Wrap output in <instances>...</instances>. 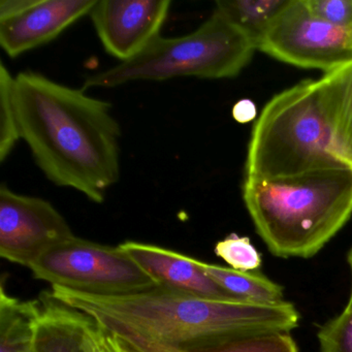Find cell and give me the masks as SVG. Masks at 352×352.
<instances>
[{
  "label": "cell",
  "mask_w": 352,
  "mask_h": 352,
  "mask_svg": "<svg viewBox=\"0 0 352 352\" xmlns=\"http://www.w3.org/2000/svg\"><path fill=\"white\" fill-rule=\"evenodd\" d=\"M14 100L20 137L48 180L102 203L120 178L111 104L34 72L16 76Z\"/></svg>",
  "instance_id": "cell-1"
},
{
  "label": "cell",
  "mask_w": 352,
  "mask_h": 352,
  "mask_svg": "<svg viewBox=\"0 0 352 352\" xmlns=\"http://www.w3.org/2000/svg\"><path fill=\"white\" fill-rule=\"evenodd\" d=\"M50 296L86 315H106L178 352L240 333L290 331L298 324L292 302L216 300L155 285L119 296L52 286Z\"/></svg>",
  "instance_id": "cell-2"
},
{
  "label": "cell",
  "mask_w": 352,
  "mask_h": 352,
  "mask_svg": "<svg viewBox=\"0 0 352 352\" xmlns=\"http://www.w3.org/2000/svg\"><path fill=\"white\" fill-rule=\"evenodd\" d=\"M243 199L272 254L310 258L352 215V168L244 181Z\"/></svg>",
  "instance_id": "cell-3"
},
{
  "label": "cell",
  "mask_w": 352,
  "mask_h": 352,
  "mask_svg": "<svg viewBox=\"0 0 352 352\" xmlns=\"http://www.w3.org/2000/svg\"><path fill=\"white\" fill-rule=\"evenodd\" d=\"M341 168L351 166L333 152L315 80H304L265 104L251 131L244 181Z\"/></svg>",
  "instance_id": "cell-4"
},
{
  "label": "cell",
  "mask_w": 352,
  "mask_h": 352,
  "mask_svg": "<svg viewBox=\"0 0 352 352\" xmlns=\"http://www.w3.org/2000/svg\"><path fill=\"white\" fill-rule=\"evenodd\" d=\"M255 45L217 10L197 30L178 38L160 36L135 58L90 76L85 88L181 77L230 79L247 67Z\"/></svg>",
  "instance_id": "cell-5"
},
{
  "label": "cell",
  "mask_w": 352,
  "mask_h": 352,
  "mask_svg": "<svg viewBox=\"0 0 352 352\" xmlns=\"http://www.w3.org/2000/svg\"><path fill=\"white\" fill-rule=\"evenodd\" d=\"M36 279L52 286L98 296H119L157 285L120 246L72 236L30 267Z\"/></svg>",
  "instance_id": "cell-6"
},
{
  "label": "cell",
  "mask_w": 352,
  "mask_h": 352,
  "mask_svg": "<svg viewBox=\"0 0 352 352\" xmlns=\"http://www.w3.org/2000/svg\"><path fill=\"white\" fill-rule=\"evenodd\" d=\"M257 50L300 69L331 73L352 63V30L323 21L306 0H288Z\"/></svg>",
  "instance_id": "cell-7"
},
{
  "label": "cell",
  "mask_w": 352,
  "mask_h": 352,
  "mask_svg": "<svg viewBox=\"0 0 352 352\" xmlns=\"http://www.w3.org/2000/svg\"><path fill=\"white\" fill-rule=\"evenodd\" d=\"M75 236L46 199L0 188V256L30 269L50 249Z\"/></svg>",
  "instance_id": "cell-8"
},
{
  "label": "cell",
  "mask_w": 352,
  "mask_h": 352,
  "mask_svg": "<svg viewBox=\"0 0 352 352\" xmlns=\"http://www.w3.org/2000/svg\"><path fill=\"white\" fill-rule=\"evenodd\" d=\"M170 5V0H96L89 15L104 50L125 63L160 36Z\"/></svg>",
  "instance_id": "cell-9"
},
{
  "label": "cell",
  "mask_w": 352,
  "mask_h": 352,
  "mask_svg": "<svg viewBox=\"0 0 352 352\" xmlns=\"http://www.w3.org/2000/svg\"><path fill=\"white\" fill-rule=\"evenodd\" d=\"M96 0H28L25 7L0 20V45L11 58L56 38L84 16Z\"/></svg>",
  "instance_id": "cell-10"
},
{
  "label": "cell",
  "mask_w": 352,
  "mask_h": 352,
  "mask_svg": "<svg viewBox=\"0 0 352 352\" xmlns=\"http://www.w3.org/2000/svg\"><path fill=\"white\" fill-rule=\"evenodd\" d=\"M119 246L157 285L208 300L246 302L212 279L199 259L135 241H125Z\"/></svg>",
  "instance_id": "cell-11"
},
{
  "label": "cell",
  "mask_w": 352,
  "mask_h": 352,
  "mask_svg": "<svg viewBox=\"0 0 352 352\" xmlns=\"http://www.w3.org/2000/svg\"><path fill=\"white\" fill-rule=\"evenodd\" d=\"M336 155L352 168V63L315 80Z\"/></svg>",
  "instance_id": "cell-12"
},
{
  "label": "cell",
  "mask_w": 352,
  "mask_h": 352,
  "mask_svg": "<svg viewBox=\"0 0 352 352\" xmlns=\"http://www.w3.org/2000/svg\"><path fill=\"white\" fill-rule=\"evenodd\" d=\"M42 306L32 352H90L91 317L57 302L50 294Z\"/></svg>",
  "instance_id": "cell-13"
},
{
  "label": "cell",
  "mask_w": 352,
  "mask_h": 352,
  "mask_svg": "<svg viewBox=\"0 0 352 352\" xmlns=\"http://www.w3.org/2000/svg\"><path fill=\"white\" fill-rule=\"evenodd\" d=\"M43 306L0 289V352H32Z\"/></svg>",
  "instance_id": "cell-14"
},
{
  "label": "cell",
  "mask_w": 352,
  "mask_h": 352,
  "mask_svg": "<svg viewBox=\"0 0 352 352\" xmlns=\"http://www.w3.org/2000/svg\"><path fill=\"white\" fill-rule=\"evenodd\" d=\"M288 0H223L215 10L242 32L257 49L259 41L275 21Z\"/></svg>",
  "instance_id": "cell-15"
},
{
  "label": "cell",
  "mask_w": 352,
  "mask_h": 352,
  "mask_svg": "<svg viewBox=\"0 0 352 352\" xmlns=\"http://www.w3.org/2000/svg\"><path fill=\"white\" fill-rule=\"evenodd\" d=\"M201 265L212 279L240 300L259 304H276L284 300V288L265 276L205 261H201Z\"/></svg>",
  "instance_id": "cell-16"
},
{
  "label": "cell",
  "mask_w": 352,
  "mask_h": 352,
  "mask_svg": "<svg viewBox=\"0 0 352 352\" xmlns=\"http://www.w3.org/2000/svg\"><path fill=\"white\" fill-rule=\"evenodd\" d=\"M185 352H298V349L288 331H270L226 336Z\"/></svg>",
  "instance_id": "cell-17"
},
{
  "label": "cell",
  "mask_w": 352,
  "mask_h": 352,
  "mask_svg": "<svg viewBox=\"0 0 352 352\" xmlns=\"http://www.w3.org/2000/svg\"><path fill=\"white\" fill-rule=\"evenodd\" d=\"M15 77L5 63L0 65V160L5 162L21 140L14 100Z\"/></svg>",
  "instance_id": "cell-18"
},
{
  "label": "cell",
  "mask_w": 352,
  "mask_h": 352,
  "mask_svg": "<svg viewBox=\"0 0 352 352\" xmlns=\"http://www.w3.org/2000/svg\"><path fill=\"white\" fill-rule=\"evenodd\" d=\"M215 254L230 265V269L240 272H252L261 265V255L250 239L230 234L216 244Z\"/></svg>",
  "instance_id": "cell-19"
},
{
  "label": "cell",
  "mask_w": 352,
  "mask_h": 352,
  "mask_svg": "<svg viewBox=\"0 0 352 352\" xmlns=\"http://www.w3.org/2000/svg\"><path fill=\"white\" fill-rule=\"evenodd\" d=\"M321 352H352V308L325 323L318 331Z\"/></svg>",
  "instance_id": "cell-20"
},
{
  "label": "cell",
  "mask_w": 352,
  "mask_h": 352,
  "mask_svg": "<svg viewBox=\"0 0 352 352\" xmlns=\"http://www.w3.org/2000/svg\"><path fill=\"white\" fill-rule=\"evenodd\" d=\"M306 3L323 21L352 30V0H306Z\"/></svg>",
  "instance_id": "cell-21"
},
{
  "label": "cell",
  "mask_w": 352,
  "mask_h": 352,
  "mask_svg": "<svg viewBox=\"0 0 352 352\" xmlns=\"http://www.w3.org/2000/svg\"><path fill=\"white\" fill-rule=\"evenodd\" d=\"M232 117L234 120L241 124H246L254 120L257 116L256 106L254 102L248 98L239 100L232 108Z\"/></svg>",
  "instance_id": "cell-22"
},
{
  "label": "cell",
  "mask_w": 352,
  "mask_h": 352,
  "mask_svg": "<svg viewBox=\"0 0 352 352\" xmlns=\"http://www.w3.org/2000/svg\"><path fill=\"white\" fill-rule=\"evenodd\" d=\"M114 338L115 340H116L117 347H118L119 352H137L131 346H129V344L121 341L120 339L115 337V336Z\"/></svg>",
  "instance_id": "cell-23"
},
{
  "label": "cell",
  "mask_w": 352,
  "mask_h": 352,
  "mask_svg": "<svg viewBox=\"0 0 352 352\" xmlns=\"http://www.w3.org/2000/svg\"><path fill=\"white\" fill-rule=\"evenodd\" d=\"M347 261H348V265H349L350 271H351V275H352V248H351V250L349 251V253H348ZM346 307H349V308H352V284H351V292H350L349 300H348V304H347V306H346Z\"/></svg>",
  "instance_id": "cell-24"
}]
</instances>
